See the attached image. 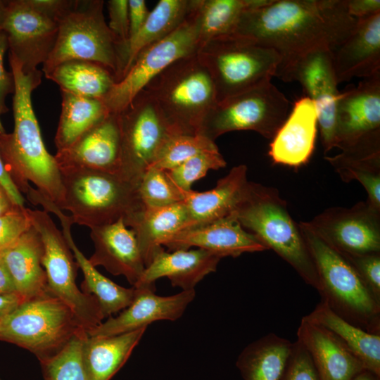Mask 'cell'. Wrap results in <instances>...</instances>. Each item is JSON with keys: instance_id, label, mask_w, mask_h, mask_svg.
<instances>
[{"instance_id": "obj_16", "label": "cell", "mask_w": 380, "mask_h": 380, "mask_svg": "<svg viewBox=\"0 0 380 380\" xmlns=\"http://www.w3.org/2000/svg\"><path fill=\"white\" fill-rule=\"evenodd\" d=\"M380 211L367 202L331 208L309 222L344 257L380 253Z\"/></svg>"}, {"instance_id": "obj_36", "label": "cell", "mask_w": 380, "mask_h": 380, "mask_svg": "<svg viewBox=\"0 0 380 380\" xmlns=\"http://www.w3.org/2000/svg\"><path fill=\"white\" fill-rule=\"evenodd\" d=\"M269 1L191 0L198 20L199 47L215 38L232 34L246 11L262 6Z\"/></svg>"}, {"instance_id": "obj_56", "label": "cell", "mask_w": 380, "mask_h": 380, "mask_svg": "<svg viewBox=\"0 0 380 380\" xmlns=\"http://www.w3.org/2000/svg\"><path fill=\"white\" fill-rule=\"evenodd\" d=\"M0 380H1V379H0Z\"/></svg>"}, {"instance_id": "obj_5", "label": "cell", "mask_w": 380, "mask_h": 380, "mask_svg": "<svg viewBox=\"0 0 380 380\" xmlns=\"http://www.w3.org/2000/svg\"><path fill=\"white\" fill-rule=\"evenodd\" d=\"M63 200L72 224L93 227L123 219L127 227L144 208L138 185L120 175L82 169L60 170Z\"/></svg>"}, {"instance_id": "obj_23", "label": "cell", "mask_w": 380, "mask_h": 380, "mask_svg": "<svg viewBox=\"0 0 380 380\" xmlns=\"http://www.w3.org/2000/svg\"><path fill=\"white\" fill-rule=\"evenodd\" d=\"M317 126L313 101L305 96L297 99L271 139L268 154L272 160L292 167L308 162L315 149Z\"/></svg>"}, {"instance_id": "obj_43", "label": "cell", "mask_w": 380, "mask_h": 380, "mask_svg": "<svg viewBox=\"0 0 380 380\" xmlns=\"http://www.w3.org/2000/svg\"><path fill=\"white\" fill-rule=\"evenodd\" d=\"M32 227L28 208L18 206L0 216V251H3Z\"/></svg>"}, {"instance_id": "obj_55", "label": "cell", "mask_w": 380, "mask_h": 380, "mask_svg": "<svg viewBox=\"0 0 380 380\" xmlns=\"http://www.w3.org/2000/svg\"><path fill=\"white\" fill-rule=\"evenodd\" d=\"M0 132H6L5 129H4V126H3V125H2L1 122V120H0Z\"/></svg>"}, {"instance_id": "obj_41", "label": "cell", "mask_w": 380, "mask_h": 380, "mask_svg": "<svg viewBox=\"0 0 380 380\" xmlns=\"http://www.w3.org/2000/svg\"><path fill=\"white\" fill-rule=\"evenodd\" d=\"M227 163L219 149L199 153L180 165L167 171L173 184L180 190L189 191L196 181L203 177L210 170H219Z\"/></svg>"}, {"instance_id": "obj_28", "label": "cell", "mask_w": 380, "mask_h": 380, "mask_svg": "<svg viewBox=\"0 0 380 380\" xmlns=\"http://www.w3.org/2000/svg\"><path fill=\"white\" fill-rule=\"evenodd\" d=\"M47 211L55 214L61 221L65 239L73 253L78 267L84 274L81 290L96 298L105 318L125 309L133 300L134 287L125 288L120 286L100 273L74 242L70 231L72 224L70 217L51 204L49 205Z\"/></svg>"}, {"instance_id": "obj_9", "label": "cell", "mask_w": 380, "mask_h": 380, "mask_svg": "<svg viewBox=\"0 0 380 380\" xmlns=\"http://www.w3.org/2000/svg\"><path fill=\"white\" fill-rule=\"evenodd\" d=\"M196 56L211 76L218 102L271 80L281 61L273 49L236 34L208 41Z\"/></svg>"}, {"instance_id": "obj_49", "label": "cell", "mask_w": 380, "mask_h": 380, "mask_svg": "<svg viewBox=\"0 0 380 380\" xmlns=\"http://www.w3.org/2000/svg\"><path fill=\"white\" fill-rule=\"evenodd\" d=\"M0 183L15 204L25 207V198L9 175L0 153Z\"/></svg>"}, {"instance_id": "obj_45", "label": "cell", "mask_w": 380, "mask_h": 380, "mask_svg": "<svg viewBox=\"0 0 380 380\" xmlns=\"http://www.w3.org/2000/svg\"><path fill=\"white\" fill-rule=\"evenodd\" d=\"M345 258L353 265L374 298L380 303V253Z\"/></svg>"}, {"instance_id": "obj_42", "label": "cell", "mask_w": 380, "mask_h": 380, "mask_svg": "<svg viewBox=\"0 0 380 380\" xmlns=\"http://www.w3.org/2000/svg\"><path fill=\"white\" fill-rule=\"evenodd\" d=\"M281 380H319L310 355L298 341L292 343Z\"/></svg>"}, {"instance_id": "obj_19", "label": "cell", "mask_w": 380, "mask_h": 380, "mask_svg": "<svg viewBox=\"0 0 380 380\" xmlns=\"http://www.w3.org/2000/svg\"><path fill=\"white\" fill-rule=\"evenodd\" d=\"M59 170L82 168L119 175L120 129L118 114L105 118L54 156Z\"/></svg>"}, {"instance_id": "obj_17", "label": "cell", "mask_w": 380, "mask_h": 380, "mask_svg": "<svg viewBox=\"0 0 380 380\" xmlns=\"http://www.w3.org/2000/svg\"><path fill=\"white\" fill-rule=\"evenodd\" d=\"M380 73L340 92L336 106L337 147L342 151L380 133Z\"/></svg>"}, {"instance_id": "obj_39", "label": "cell", "mask_w": 380, "mask_h": 380, "mask_svg": "<svg viewBox=\"0 0 380 380\" xmlns=\"http://www.w3.org/2000/svg\"><path fill=\"white\" fill-rule=\"evenodd\" d=\"M85 331H82L55 356L41 362L44 380H86L82 360Z\"/></svg>"}, {"instance_id": "obj_22", "label": "cell", "mask_w": 380, "mask_h": 380, "mask_svg": "<svg viewBox=\"0 0 380 380\" xmlns=\"http://www.w3.org/2000/svg\"><path fill=\"white\" fill-rule=\"evenodd\" d=\"M332 55L338 84L380 73V13L357 20Z\"/></svg>"}, {"instance_id": "obj_48", "label": "cell", "mask_w": 380, "mask_h": 380, "mask_svg": "<svg viewBox=\"0 0 380 380\" xmlns=\"http://www.w3.org/2000/svg\"><path fill=\"white\" fill-rule=\"evenodd\" d=\"M348 14L358 20L380 13L379 0H346Z\"/></svg>"}, {"instance_id": "obj_53", "label": "cell", "mask_w": 380, "mask_h": 380, "mask_svg": "<svg viewBox=\"0 0 380 380\" xmlns=\"http://www.w3.org/2000/svg\"><path fill=\"white\" fill-rule=\"evenodd\" d=\"M379 377L369 370L363 369L355 374L351 380H379Z\"/></svg>"}, {"instance_id": "obj_12", "label": "cell", "mask_w": 380, "mask_h": 380, "mask_svg": "<svg viewBox=\"0 0 380 380\" xmlns=\"http://www.w3.org/2000/svg\"><path fill=\"white\" fill-rule=\"evenodd\" d=\"M120 129L119 175L138 185L174 132L156 101L144 90L118 113Z\"/></svg>"}, {"instance_id": "obj_54", "label": "cell", "mask_w": 380, "mask_h": 380, "mask_svg": "<svg viewBox=\"0 0 380 380\" xmlns=\"http://www.w3.org/2000/svg\"><path fill=\"white\" fill-rule=\"evenodd\" d=\"M6 4L7 1L0 0V30L5 15Z\"/></svg>"}, {"instance_id": "obj_35", "label": "cell", "mask_w": 380, "mask_h": 380, "mask_svg": "<svg viewBox=\"0 0 380 380\" xmlns=\"http://www.w3.org/2000/svg\"><path fill=\"white\" fill-rule=\"evenodd\" d=\"M326 159L343 179L357 180L368 194L369 205L380 211V149L379 143L354 146Z\"/></svg>"}, {"instance_id": "obj_11", "label": "cell", "mask_w": 380, "mask_h": 380, "mask_svg": "<svg viewBox=\"0 0 380 380\" xmlns=\"http://www.w3.org/2000/svg\"><path fill=\"white\" fill-rule=\"evenodd\" d=\"M290 103L271 80L220 101L206 116L201 134L215 140L223 134L251 130L272 139L287 118Z\"/></svg>"}, {"instance_id": "obj_51", "label": "cell", "mask_w": 380, "mask_h": 380, "mask_svg": "<svg viewBox=\"0 0 380 380\" xmlns=\"http://www.w3.org/2000/svg\"><path fill=\"white\" fill-rule=\"evenodd\" d=\"M16 293L13 281L0 256V295Z\"/></svg>"}, {"instance_id": "obj_7", "label": "cell", "mask_w": 380, "mask_h": 380, "mask_svg": "<svg viewBox=\"0 0 380 380\" xmlns=\"http://www.w3.org/2000/svg\"><path fill=\"white\" fill-rule=\"evenodd\" d=\"M102 0H70L57 18L55 45L43 64V74L68 61H88L120 75V45L103 15Z\"/></svg>"}, {"instance_id": "obj_25", "label": "cell", "mask_w": 380, "mask_h": 380, "mask_svg": "<svg viewBox=\"0 0 380 380\" xmlns=\"http://www.w3.org/2000/svg\"><path fill=\"white\" fill-rule=\"evenodd\" d=\"M221 259L201 248L169 252L161 247L135 286L154 284L157 279L167 277L173 287H179L182 291L194 290L199 281L216 270Z\"/></svg>"}, {"instance_id": "obj_33", "label": "cell", "mask_w": 380, "mask_h": 380, "mask_svg": "<svg viewBox=\"0 0 380 380\" xmlns=\"http://www.w3.org/2000/svg\"><path fill=\"white\" fill-rule=\"evenodd\" d=\"M305 316L336 334L365 369L380 376V335L369 333L348 322L322 300Z\"/></svg>"}, {"instance_id": "obj_4", "label": "cell", "mask_w": 380, "mask_h": 380, "mask_svg": "<svg viewBox=\"0 0 380 380\" xmlns=\"http://www.w3.org/2000/svg\"><path fill=\"white\" fill-rule=\"evenodd\" d=\"M320 283L321 300L348 322L380 335V303L353 265L327 243L310 222L298 223Z\"/></svg>"}, {"instance_id": "obj_14", "label": "cell", "mask_w": 380, "mask_h": 380, "mask_svg": "<svg viewBox=\"0 0 380 380\" xmlns=\"http://www.w3.org/2000/svg\"><path fill=\"white\" fill-rule=\"evenodd\" d=\"M276 77L298 82L314 103L324 153L336 148V106L340 91L333 62L332 49L310 51L279 66Z\"/></svg>"}, {"instance_id": "obj_38", "label": "cell", "mask_w": 380, "mask_h": 380, "mask_svg": "<svg viewBox=\"0 0 380 380\" xmlns=\"http://www.w3.org/2000/svg\"><path fill=\"white\" fill-rule=\"evenodd\" d=\"M218 149L215 141L201 134H172L160 148L150 167L168 171L191 157Z\"/></svg>"}, {"instance_id": "obj_50", "label": "cell", "mask_w": 380, "mask_h": 380, "mask_svg": "<svg viewBox=\"0 0 380 380\" xmlns=\"http://www.w3.org/2000/svg\"><path fill=\"white\" fill-rule=\"evenodd\" d=\"M23 301L17 293L0 295V321Z\"/></svg>"}, {"instance_id": "obj_47", "label": "cell", "mask_w": 380, "mask_h": 380, "mask_svg": "<svg viewBox=\"0 0 380 380\" xmlns=\"http://www.w3.org/2000/svg\"><path fill=\"white\" fill-rule=\"evenodd\" d=\"M129 38H132L145 23L150 11L144 0H128Z\"/></svg>"}, {"instance_id": "obj_8", "label": "cell", "mask_w": 380, "mask_h": 380, "mask_svg": "<svg viewBox=\"0 0 380 380\" xmlns=\"http://www.w3.org/2000/svg\"><path fill=\"white\" fill-rule=\"evenodd\" d=\"M82 331L72 310L49 289L23 301L0 321V341L29 350L40 363Z\"/></svg>"}, {"instance_id": "obj_40", "label": "cell", "mask_w": 380, "mask_h": 380, "mask_svg": "<svg viewBox=\"0 0 380 380\" xmlns=\"http://www.w3.org/2000/svg\"><path fill=\"white\" fill-rule=\"evenodd\" d=\"M139 198L144 206L163 207L183 201L182 191L167 175V171L148 168L137 186Z\"/></svg>"}, {"instance_id": "obj_24", "label": "cell", "mask_w": 380, "mask_h": 380, "mask_svg": "<svg viewBox=\"0 0 380 380\" xmlns=\"http://www.w3.org/2000/svg\"><path fill=\"white\" fill-rule=\"evenodd\" d=\"M297 341L310 355L319 380H351L365 369L336 334L306 316L298 328Z\"/></svg>"}, {"instance_id": "obj_52", "label": "cell", "mask_w": 380, "mask_h": 380, "mask_svg": "<svg viewBox=\"0 0 380 380\" xmlns=\"http://www.w3.org/2000/svg\"><path fill=\"white\" fill-rule=\"evenodd\" d=\"M18 206L13 203L5 188L0 183V216L13 210Z\"/></svg>"}, {"instance_id": "obj_21", "label": "cell", "mask_w": 380, "mask_h": 380, "mask_svg": "<svg viewBox=\"0 0 380 380\" xmlns=\"http://www.w3.org/2000/svg\"><path fill=\"white\" fill-rule=\"evenodd\" d=\"M90 237L94 251L88 259L94 267L102 266L110 274L124 276L135 286L145 270L144 262L134 232L123 219L93 227Z\"/></svg>"}, {"instance_id": "obj_2", "label": "cell", "mask_w": 380, "mask_h": 380, "mask_svg": "<svg viewBox=\"0 0 380 380\" xmlns=\"http://www.w3.org/2000/svg\"><path fill=\"white\" fill-rule=\"evenodd\" d=\"M14 80L11 133L0 132V153L6 169L20 192L32 182L37 190L58 208L63 200L61 175L54 156L46 150L32 103V93L42 82V71L25 72L21 63L9 53Z\"/></svg>"}, {"instance_id": "obj_6", "label": "cell", "mask_w": 380, "mask_h": 380, "mask_svg": "<svg viewBox=\"0 0 380 380\" xmlns=\"http://www.w3.org/2000/svg\"><path fill=\"white\" fill-rule=\"evenodd\" d=\"M143 90L156 101L176 134H201L206 116L218 102L214 82L196 53L171 63Z\"/></svg>"}, {"instance_id": "obj_10", "label": "cell", "mask_w": 380, "mask_h": 380, "mask_svg": "<svg viewBox=\"0 0 380 380\" xmlns=\"http://www.w3.org/2000/svg\"><path fill=\"white\" fill-rule=\"evenodd\" d=\"M32 227L40 234L44 253L42 266L46 275L47 288L73 312L87 332L99 326L105 318L99 303L92 295L84 293L76 283L78 265L63 232L48 212L28 209Z\"/></svg>"}, {"instance_id": "obj_3", "label": "cell", "mask_w": 380, "mask_h": 380, "mask_svg": "<svg viewBox=\"0 0 380 380\" xmlns=\"http://www.w3.org/2000/svg\"><path fill=\"white\" fill-rule=\"evenodd\" d=\"M233 213L246 230L268 250H273L306 284L319 292L317 270L299 225L275 189L250 182Z\"/></svg>"}, {"instance_id": "obj_1", "label": "cell", "mask_w": 380, "mask_h": 380, "mask_svg": "<svg viewBox=\"0 0 380 380\" xmlns=\"http://www.w3.org/2000/svg\"><path fill=\"white\" fill-rule=\"evenodd\" d=\"M356 20L346 0H270L246 11L232 34L273 49L281 57V65L313 49L333 50Z\"/></svg>"}, {"instance_id": "obj_31", "label": "cell", "mask_w": 380, "mask_h": 380, "mask_svg": "<svg viewBox=\"0 0 380 380\" xmlns=\"http://www.w3.org/2000/svg\"><path fill=\"white\" fill-rule=\"evenodd\" d=\"M190 11L191 0H160L141 28L126 44L121 79L144 49L174 32L186 20Z\"/></svg>"}, {"instance_id": "obj_13", "label": "cell", "mask_w": 380, "mask_h": 380, "mask_svg": "<svg viewBox=\"0 0 380 380\" xmlns=\"http://www.w3.org/2000/svg\"><path fill=\"white\" fill-rule=\"evenodd\" d=\"M198 20L191 9L186 20L170 34L144 49L133 64L102 99L110 113H118L157 75L175 61L198 49Z\"/></svg>"}, {"instance_id": "obj_30", "label": "cell", "mask_w": 380, "mask_h": 380, "mask_svg": "<svg viewBox=\"0 0 380 380\" xmlns=\"http://www.w3.org/2000/svg\"><path fill=\"white\" fill-rule=\"evenodd\" d=\"M189 225V215L183 201L163 207L144 205L128 227L135 233L145 267L165 240Z\"/></svg>"}, {"instance_id": "obj_26", "label": "cell", "mask_w": 380, "mask_h": 380, "mask_svg": "<svg viewBox=\"0 0 380 380\" xmlns=\"http://www.w3.org/2000/svg\"><path fill=\"white\" fill-rule=\"evenodd\" d=\"M249 182L247 167L239 165L219 179L210 190L203 192L181 190L189 215L188 227L203 225L233 213L243 198Z\"/></svg>"}, {"instance_id": "obj_34", "label": "cell", "mask_w": 380, "mask_h": 380, "mask_svg": "<svg viewBox=\"0 0 380 380\" xmlns=\"http://www.w3.org/2000/svg\"><path fill=\"white\" fill-rule=\"evenodd\" d=\"M44 75L56 83L60 90L98 99H103L115 83L109 70L88 61H65Z\"/></svg>"}, {"instance_id": "obj_32", "label": "cell", "mask_w": 380, "mask_h": 380, "mask_svg": "<svg viewBox=\"0 0 380 380\" xmlns=\"http://www.w3.org/2000/svg\"><path fill=\"white\" fill-rule=\"evenodd\" d=\"M292 343L274 333L248 344L236 362L243 380H281Z\"/></svg>"}, {"instance_id": "obj_37", "label": "cell", "mask_w": 380, "mask_h": 380, "mask_svg": "<svg viewBox=\"0 0 380 380\" xmlns=\"http://www.w3.org/2000/svg\"><path fill=\"white\" fill-rule=\"evenodd\" d=\"M61 92V113L54 137L57 151L69 146L110 113L102 99Z\"/></svg>"}, {"instance_id": "obj_44", "label": "cell", "mask_w": 380, "mask_h": 380, "mask_svg": "<svg viewBox=\"0 0 380 380\" xmlns=\"http://www.w3.org/2000/svg\"><path fill=\"white\" fill-rule=\"evenodd\" d=\"M107 4L109 14L108 25L120 45V65L122 72V55L129 38L128 0H110Z\"/></svg>"}, {"instance_id": "obj_29", "label": "cell", "mask_w": 380, "mask_h": 380, "mask_svg": "<svg viewBox=\"0 0 380 380\" xmlns=\"http://www.w3.org/2000/svg\"><path fill=\"white\" fill-rule=\"evenodd\" d=\"M146 329L106 336L87 333L82 348L86 380H110L128 360Z\"/></svg>"}, {"instance_id": "obj_18", "label": "cell", "mask_w": 380, "mask_h": 380, "mask_svg": "<svg viewBox=\"0 0 380 380\" xmlns=\"http://www.w3.org/2000/svg\"><path fill=\"white\" fill-rule=\"evenodd\" d=\"M131 303L118 315L110 316L87 333L89 336H106L129 332L160 320L175 321L194 300V290L182 291L169 296L155 293L154 284L134 286Z\"/></svg>"}, {"instance_id": "obj_15", "label": "cell", "mask_w": 380, "mask_h": 380, "mask_svg": "<svg viewBox=\"0 0 380 380\" xmlns=\"http://www.w3.org/2000/svg\"><path fill=\"white\" fill-rule=\"evenodd\" d=\"M1 30L6 34L9 53L29 72L47 60L56 43L58 23L29 0H9Z\"/></svg>"}, {"instance_id": "obj_20", "label": "cell", "mask_w": 380, "mask_h": 380, "mask_svg": "<svg viewBox=\"0 0 380 380\" xmlns=\"http://www.w3.org/2000/svg\"><path fill=\"white\" fill-rule=\"evenodd\" d=\"M162 246L170 251L195 246L221 258L268 250L241 225L234 213L203 225L183 229L165 240Z\"/></svg>"}, {"instance_id": "obj_46", "label": "cell", "mask_w": 380, "mask_h": 380, "mask_svg": "<svg viewBox=\"0 0 380 380\" xmlns=\"http://www.w3.org/2000/svg\"><path fill=\"white\" fill-rule=\"evenodd\" d=\"M8 49L6 34L0 30V115L8 110L6 105V96L14 91V80L12 72H7L4 65V56Z\"/></svg>"}, {"instance_id": "obj_27", "label": "cell", "mask_w": 380, "mask_h": 380, "mask_svg": "<svg viewBox=\"0 0 380 380\" xmlns=\"http://www.w3.org/2000/svg\"><path fill=\"white\" fill-rule=\"evenodd\" d=\"M44 248L39 232L32 227L0 251V256L13 281L16 293L28 300L48 290L42 266Z\"/></svg>"}]
</instances>
